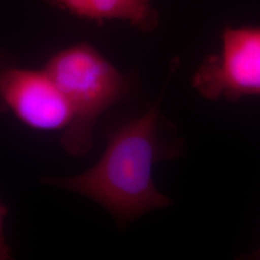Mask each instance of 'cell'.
<instances>
[{
  "mask_svg": "<svg viewBox=\"0 0 260 260\" xmlns=\"http://www.w3.org/2000/svg\"><path fill=\"white\" fill-rule=\"evenodd\" d=\"M159 106L116 125L91 169L74 177H47L45 183L93 200L121 223L169 206L172 202L156 189L152 172L158 162L177 157L180 148L163 136Z\"/></svg>",
  "mask_w": 260,
  "mask_h": 260,
  "instance_id": "obj_1",
  "label": "cell"
},
{
  "mask_svg": "<svg viewBox=\"0 0 260 260\" xmlns=\"http://www.w3.org/2000/svg\"><path fill=\"white\" fill-rule=\"evenodd\" d=\"M44 71L64 95L73 114L61 137L62 147L72 156H84L93 147L99 118L127 95L129 82L88 44L58 52Z\"/></svg>",
  "mask_w": 260,
  "mask_h": 260,
  "instance_id": "obj_2",
  "label": "cell"
},
{
  "mask_svg": "<svg viewBox=\"0 0 260 260\" xmlns=\"http://www.w3.org/2000/svg\"><path fill=\"white\" fill-rule=\"evenodd\" d=\"M209 101L260 95V27H225L220 52L208 55L192 78Z\"/></svg>",
  "mask_w": 260,
  "mask_h": 260,
  "instance_id": "obj_3",
  "label": "cell"
},
{
  "mask_svg": "<svg viewBox=\"0 0 260 260\" xmlns=\"http://www.w3.org/2000/svg\"><path fill=\"white\" fill-rule=\"evenodd\" d=\"M0 111L13 112L40 130L66 128L73 118L64 95L45 71L19 68L0 71Z\"/></svg>",
  "mask_w": 260,
  "mask_h": 260,
  "instance_id": "obj_4",
  "label": "cell"
},
{
  "mask_svg": "<svg viewBox=\"0 0 260 260\" xmlns=\"http://www.w3.org/2000/svg\"><path fill=\"white\" fill-rule=\"evenodd\" d=\"M82 18L127 20L142 31L157 24L158 16L151 0H51Z\"/></svg>",
  "mask_w": 260,
  "mask_h": 260,
  "instance_id": "obj_5",
  "label": "cell"
},
{
  "mask_svg": "<svg viewBox=\"0 0 260 260\" xmlns=\"http://www.w3.org/2000/svg\"><path fill=\"white\" fill-rule=\"evenodd\" d=\"M7 214V207L0 202V260L12 259V250L3 235V223Z\"/></svg>",
  "mask_w": 260,
  "mask_h": 260,
  "instance_id": "obj_6",
  "label": "cell"
},
{
  "mask_svg": "<svg viewBox=\"0 0 260 260\" xmlns=\"http://www.w3.org/2000/svg\"><path fill=\"white\" fill-rule=\"evenodd\" d=\"M251 256L252 258L260 259V249L259 250H257V251H255V252H253V253L251 254Z\"/></svg>",
  "mask_w": 260,
  "mask_h": 260,
  "instance_id": "obj_7",
  "label": "cell"
}]
</instances>
